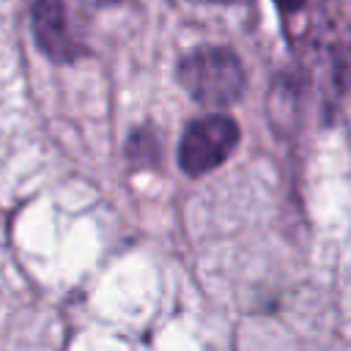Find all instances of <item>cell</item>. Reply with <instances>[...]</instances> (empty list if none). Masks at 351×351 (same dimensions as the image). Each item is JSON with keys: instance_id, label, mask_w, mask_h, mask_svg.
Here are the masks:
<instances>
[{"instance_id": "obj_4", "label": "cell", "mask_w": 351, "mask_h": 351, "mask_svg": "<svg viewBox=\"0 0 351 351\" xmlns=\"http://www.w3.org/2000/svg\"><path fill=\"white\" fill-rule=\"evenodd\" d=\"M277 5H280L282 14H293V11H299L304 5V0H277Z\"/></svg>"}, {"instance_id": "obj_2", "label": "cell", "mask_w": 351, "mask_h": 351, "mask_svg": "<svg viewBox=\"0 0 351 351\" xmlns=\"http://www.w3.org/2000/svg\"><path fill=\"white\" fill-rule=\"evenodd\" d=\"M239 143V126L228 115H206L195 121L178 145V165L186 176H203L219 167Z\"/></svg>"}, {"instance_id": "obj_5", "label": "cell", "mask_w": 351, "mask_h": 351, "mask_svg": "<svg viewBox=\"0 0 351 351\" xmlns=\"http://www.w3.org/2000/svg\"><path fill=\"white\" fill-rule=\"evenodd\" d=\"M99 3H110V0H99Z\"/></svg>"}, {"instance_id": "obj_1", "label": "cell", "mask_w": 351, "mask_h": 351, "mask_svg": "<svg viewBox=\"0 0 351 351\" xmlns=\"http://www.w3.org/2000/svg\"><path fill=\"white\" fill-rule=\"evenodd\" d=\"M184 90L206 107H228L244 93V66L225 47H200L178 63Z\"/></svg>"}, {"instance_id": "obj_3", "label": "cell", "mask_w": 351, "mask_h": 351, "mask_svg": "<svg viewBox=\"0 0 351 351\" xmlns=\"http://www.w3.org/2000/svg\"><path fill=\"white\" fill-rule=\"evenodd\" d=\"M30 19H33V36L49 58L66 60L74 55V41L69 36L63 0H36Z\"/></svg>"}]
</instances>
